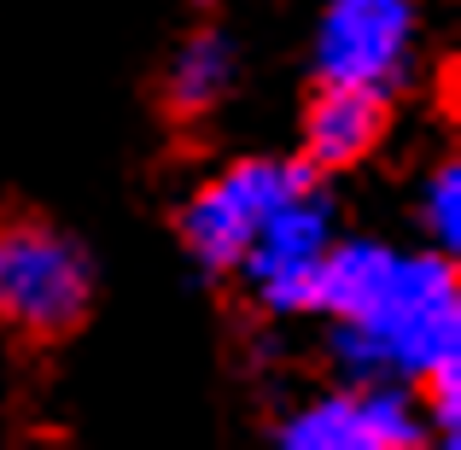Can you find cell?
I'll return each mask as SVG.
<instances>
[{
    "mask_svg": "<svg viewBox=\"0 0 461 450\" xmlns=\"http://www.w3.org/2000/svg\"><path fill=\"white\" fill-rule=\"evenodd\" d=\"M94 270L88 252L53 223H0V322L30 339H59L88 316Z\"/></svg>",
    "mask_w": 461,
    "mask_h": 450,
    "instance_id": "obj_1",
    "label": "cell"
},
{
    "mask_svg": "<svg viewBox=\"0 0 461 450\" xmlns=\"http://www.w3.org/2000/svg\"><path fill=\"white\" fill-rule=\"evenodd\" d=\"M357 327H368L380 339L385 363L397 381H420L427 369L456 357L461 339V298H456V270L444 252H397L392 281L380 287V298L362 316H350Z\"/></svg>",
    "mask_w": 461,
    "mask_h": 450,
    "instance_id": "obj_2",
    "label": "cell"
},
{
    "mask_svg": "<svg viewBox=\"0 0 461 450\" xmlns=\"http://www.w3.org/2000/svg\"><path fill=\"white\" fill-rule=\"evenodd\" d=\"M310 181H315V170L304 158H293V164H281V158H246V164H234L228 176H216L211 188H199L187 199V211H181V234H187L193 258L211 275L240 270L258 223L286 193L310 188Z\"/></svg>",
    "mask_w": 461,
    "mask_h": 450,
    "instance_id": "obj_3",
    "label": "cell"
},
{
    "mask_svg": "<svg viewBox=\"0 0 461 450\" xmlns=\"http://www.w3.org/2000/svg\"><path fill=\"white\" fill-rule=\"evenodd\" d=\"M327 246H333V205L310 181V188L286 193L258 223L246 258H240V275L263 298V310H275V316L315 310V275H321Z\"/></svg>",
    "mask_w": 461,
    "mask_h": 450,
    "instance_id": "obj_4",
    "label": "cell"
},
{
    "mask_svg": "<svg viewBox=\"0 0 461 450\" xmlns=\"http://www.w3.org/2000/svg\"><path fill=\"white\" fill-rule=\"evenodd\" d=\"M415 41V0H327L315 30L321 82L350 88H392Z\"/></svg>",
    "mask_w": 461,
    "mask_h": 450,
    "instance_id": "obj_5",
    "label": "cell"
},
{
    "mask_svg": "<svg viewBox=\"0 0 461 450\" xmlns=\"http://www.w3.org/2000/svg\"><path fill=\"white\" fill-rule=\"evenodd\" d=\"M275 439L293 450H409L427 439V421L397 381H368L304 404Z\"/></svg>",
    "mask_w": 461,
    "mask_h": 450,
    "instance_id": "obj_6",
    "label": "cell"
},
{
    "mask_svg": "<svg viewBox=\"0 0 461 450\" xmlns=\"http://www.w3.org/2000/svg\"><path fill=\"white\" fill-rule=\"evenodd\" d=\"M385 135V94L350 88V82H321V94L304 112V164L310 170H345L368 158Z\"/></svg>",
    "mask_w": 461,
    "mask_h": 450,
    "instance_id": "obj_7",
    "label": "cell"
},
{
    "mask_svg": "<svg viewBox=\"0 0 461 450\" xmlns=\"http://www.w3.org/2000/svg\"><path fill=\"white\" fill-rule=\"evenodd\" d=\"M234 88V47L216 30H199L169 53L164 70V106L176 117H204L211 106H222V94Z\"/></svg>",
    "mask_w": 461,
    "mask_h": 450,
    "instance_id": "obj_8",
    "label": "cell"
},
{
    "mask_svg": "<svg viewBox=\"0 0 461 450\" xmlns=\"http://www.w3.org/2000/svg\"><path fill=\"white\" fill-rule=\"evenodd\" d=\"M427 223H432V234H438L444 252L461 246V170L456 164L432 170V181H427Z\"/></svg>",
    "mask_w": 461,
    "mask_h": 450,
    "instance_id": "obj_9",
    "label": "cell"
},
{
    "mask_svg": "<svg viewBox=\"0 0 461 450\" xmlns=\"http://www.w3.org/2000/svg\"><path fill=\"white\" fill-rule=\"evenodd\" d=\"M415 386H427V409H432V427L438 439H456V421H461V374H456V357L427 369Z\"/></svg>",
    "mask_w": 461,
    "mask_h": 450,
    "instance_id": "obj_10",
    "label": "cell"
},
{
    "mask_svg": "<svg viewBox=\"0 0 461 450\" xmlns=\"http://www.w3.org/2000/svg\"><path fill=\"white\" fill-rule=\"evenodd\" d=\"M199 6H211V0H199Z\"/></svg>",
    "mask_w": 461,
    "mask_h": 450,
    "instance_id": "obj_11",
    "label": "cell"
}]
</instances>
